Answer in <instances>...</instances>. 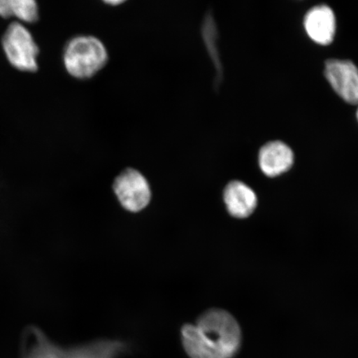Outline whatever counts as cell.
<instances>
[{
	"mask_svg": "<svg viewBox=\"0 0 358 358\" xmlns=\"http://www.w3.org/2000/svg\"><path fill=\"white\" fill-rule=\"evenodd\" d=\"M241 330L235 317L221 308H211L195 324L181 329L183 348L190 358H232L241 345Z\"/></svg>",
	"mask_w": 358,
	"mask_h": 358,
	"instance_id": "6da1fadb",
	"label": "cell"
},
{
	"mask_svg": "<svg viewBox=\"0 0 358 358\" xmlns=\"http://www.w3.org/2000/svg\"><path fill=\"white\" fill-rule=\"evenodd\" d=\"M108 51L101 40L92 35H78L69 40L64 51L65 69L71 77L87 80L104 69Z\"/></svg>",
	"mask_w": 358,
	"mask_h": 358,
	"instance_id": "7a4b0ae2",
	"label": "cell"
},
{
	"mask_svg": "<svg viewBox=\"0 0 358 358\" xmlns=\"http://www.w3.org/2000/svg\"><path fill=\"white\" fill-rule=\"evenodd\" d=\"M2 46L13 66L22 71L34 73L38 69L39 48L29 30L19 22L8 25L2 38Z\"/></svg>",
	"mask_w": 358,
	"mask_h": 358,
	"instance_id": "3957f363",
	"label": "cell"
},
{
	"mask_svg": "<svg viewBox=\"0 0 358 358\" xmlns=\"http://www.w3.org/2000/svg\"><path fill=\"white\" fill-rule=\"evenodd\" d=\"M113 190L120 205L131 213H138L150 204L152 192L149 181L138 170H123L113 182Z\"/></svg>",
	"mask_w": 358,
	"mask_h": 358,
	"instance_id": "277c9868",
	"label": "cell"
},
{
	"mask_svg": "<svg viewBox=\"0 0 358 358\" xmlns=\"http://www.w3.org/2000/svg\"><path fill=\"white\" fill-rule=\"evenodd\" d=\"M324 74L334 92L349 104H358V69L350 60L329 59Z\"/></svg>",
	"mask_w": 358,
	"mask_h": 358,
	"instance_id": "5b68a950",
	"label": "cell"
},
{
	"mask_svg": "<svg viewBox=\"0 0 358 358\" xmlns=\"http://www.w3.org/2000/svg\"><path fill=\"white\" fill-rule=\"evenodd\" d=\"M304 29L313 42L329 45L336 34V17L329 6L320 4L310 8L304 17Z\"/></svg>",
	"mask_w": 358,
	"mask_h": 358,
	"instance_id": "8992f818",
	"label": "cell"
},
{
	"mask_svg": "<svg viewBox=\"0 0 358 358\" xmlns=\"http://www.w3.org/2000/svg\"><path fill=\"white\" fill-rule=\"evenodd\" d=\"M258 159L263 173L273 178L287 172L292 167L294 156L288 145L275 141L268 142L262 147Z\"/></svg>",
	"mask_w": 358,
	"mask_h": 358,
	"instance_id": "52a82bcc",
	"label": "cell"
},
{
	"mask_svg": "<svg viewBox=\"0 0 358 358\" xmlns=\"http://www.w3.org/2000/svg\"><path fill=\"white\" fill-rule=\"evenodd\" d=\"M223 200L231 216L244 219L252 215L257 207V196L245 182L234 180L223 191Z\"/></svg>",
	"mask_w": 358,
	"mask_h": 358,
	"instance_id": "ba28073f",
	"label": "cell"
},
{
	"mask_svg": "<svg viewBox=\"0 0 358 358\" xmlns=\"http://www.w3.org/2000/svg\"><path fill=\"white\" fill-rule=\"evenodd\" d=\"M129 351V345L119 340H96L82 345L64 348L65 358H118Z\"/></svg>",
	"mask_w": 358,
	"mask_h": 358,
	"instance_id": "9c48e42d",
	"label": "cell"
},
{
	"mask_svg": "<svg viewBox=\"0 0 358 358\" xmlns=\"http://www.w3.org/2000/svg\"><path fill=\"white\" fill-rule=\"evenodd\" d=\"M25 346L22 358H65L64 348L57 346L38 331Z\"/></svg>",
	"mask_w": 358,
	"mask_h": 358,
	"instance_id": "30bf717a",
	"label": "cell"
},
{
	"mask_svg": "<svg viewBox=\"0 0 358 358\" xmlns=\"http://www.w3.org/2000/svg\"><path fill=\"white\" fill-rule=\"evenodd\" d=\"M4 16L6 19L15 16L22 21L34 22L39 17L38 3L34 0H6Z\"/></svg>",
	"mask_w": 358,
	"mask_h": 358,
	"instance_id": "8fae6325",
	"label": "cell"
},
{
	"mask_svg": "<svg viewBox=\"0 0 358 358\" xmlns=\"http://www.w3.org/2000/svg\"><path fill=\"white\" fill-rule=\"evenodd\" d=\"M106 3L110 4V6H119V4H122L124 2L123 1H107L105 2Z\"/></svg>",
	"mask_w": 358,
	"mask_h": 358,
	"instance_id": "7c38bea8",
	"label": "cell"
},
{
	"mask_svg": "<svg viewBox=\"0 0 358 358\" xmlns=\"http://www.w3.org/2000/svg\"><path fill=\"white\" fill-rule=\"evenodd\" d=\"M357 120H358V110L357 111Z\"/></svg>",
	"mask_w": 358,
	"mask_h": 358,
	"instance_id": "4fadbf2b",
	"label": "cell"
}]
</instances>
